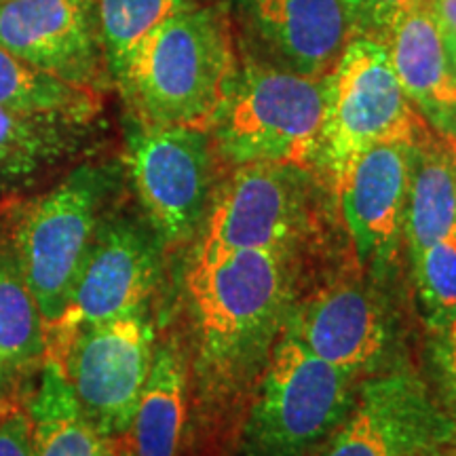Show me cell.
Segmentation results:
<instances>
[{"mask_svg":"<svg viewBox=\"0 0 456 456\" xmlns=\"http://www.w3.org/2000/svg\"><path fill=\"white\" fill-rule=\"evenodd\" d=\"M95 4L108 72L117 78L148 34L195 7V0H95Z\"/></svg>","mask_w":456,"mask_h":456,"instance_id":"cell-23","label":"cell"},{"mask_svg":"<svg viewBox=\"0 0 456 456\" xmlns=\"http://www.w3.org/2000/svg\"><path fill=\"white\" fill-rule=\"evenodd\" d=\"M383 43L403 94L433 129L456 125V74L429 0L403 11Z\"/></svg>","mask_w":456,"mask_h":456,"instance_id":"cell-14","label":"cell"},{"mask_svg":"<svg viewBox=\"0 0 456 456\" xmlns=\"http://www.w3.org/2000/svg\"><path fill=\"white\" fill-rule=\"evenodd\" d=\"M3 3H7V0H0V4H3Z\"/></svg>","mask_w":456,"mask_h":456,"instance_id":"cell-34","label":"cell"},{"mask_svg":"<svg viewBox=\"0 0 456 456\" xmlns=\"http://www.w3.org/2000/svg\"><path fill=\"white\" fill-rule=\"evenodd\" d=\"M412 146L389 142L357 159L336 188L359 258L383 265L395 252L406 216Z\"/></svg>","mask_w":456,"mask_h":456,"instance_id":"cell-13","label":"cell"},{"mask_svg":"<svg viewBox=\"0 0 456 456\" xmlns=\"http://www.w3.org/2000/svg\"><path fill=\"white\" fill-rule=\"evenodd\" d=\"M403 224L412 256L456 232V167L436 134L412 146Z\"/></svg>","mask_w":456,"mask_h":456,"instance_id":"cell-21","label":"cell"},{"mask_svg":"<svg viewBox=\"0 0 456 456\" xmlns=\"http://www.w3.org/2000/svg\"><path fill=\"white\" fill-rule=\"evenodd\" d=\"M0 395H3V397H13V395H11V389H7V387H4L3 383H0Z\"/></svg>","mask_w":456,"mask_h":456,"instance_id":"cell-32","label":"cell"},{"mask_svg":"<svg viewBox=\"0 0 456 456\" xmlns=\"http://www.w3.org/2000/svg\"><path fill=\"white\" fill-rule=\"evenodd\" d=\"M296 340L336 368L357 372L372 363L385 346V323L376 302L353 285L330 289L294 319Z\"/></svg>","mask_w":456,"mask_h":456,"instance_id":"cell-16","label":"cell"},{"mask_svg":"<svg viewBox=\"0 0 456 456\" xmlns=\"http://www.w3.org/2000/svg\"><path fill=\"white\" fill-rule=\"evenodd\" d=\"M326 114V83L292 70L248 64L235 83L218 121V157L235 167L252 163L317 165Z\"/></svg>","mask_w":456,"mask_h":456,"instance_id":"cell-3","label":"cell"},{"mask_svg":"<svg viewBox=\"0 0 456 456\" xmlns=\"http://www.w3.org/2000/svg\"><path fill=\"white\" fill-rule=\"evenodd\" d=\"M34 456H112L108 440L89 423L60 366L45 359L26 406Z\"/></svg>","mask_w":456,"mask_h":456,"instance_id":"cell-19","label":"cell"},{"mask_svg":"<svg viewBox=\"0 0 456 456\" xmlns=\"http://www.w3.org/2000/svg\"><path fill=\"white\" fill-rule=\"evenodd\" d=\"M444 43H446L450 64H452V70L456 74V38H444Z\"/></svg>","mask_w":456,"mask_h":456,"instance_id":"cell-30","label":"cell"},{"mask_svg":"<svg viewBox=\"0 0 456 456\" xmlns=\"http://www.w3.org/2000/svg\"><path fill=\"white\" fill-rule=\"evenodd\" d=\"M0 47L85 89L98 91L108 70L95 0H7L0 4Z\"/></svg>","mask_w":456,"mask_h":456,"instance_id":"cell-11","label":"cell"},{"mask_svg":"<svg viewBox=\"0 0 456 456\" xmlns=\"http://www.w3.org/2000/svg\"><path fill=\"white\" fill-rule=\"evenodd\" d=\"M353 374L288 334L273 353L243 427V456H305L351 412Z\"/></svg>","mask_w":456,"mask_h":456,"instance_id":"cell-5","label":"cell"},{"mask_svg":"<svg viewBox=\"0 0 456 456\" xmlns=\"http://www.w3.org/2000/svg\"><path fill=\"white\" fill-rule=\"evenodd\" d=\"M448 427L410 376L370 380L322 456H419L436 452Z\"/></svg>","mask_w":456,"mask_h":456,"instance_id":"cell-12","label":"cell"},{"mask_svg":"<svg viewBox=\"0 0 456 456\" xmlns=\"http://www.w3.org/2000/svg\"><path fill=\"white\" fill-rule=\"evenodd\" d=\"M186 420V368L175 346L152 357L127 436L135 456H178Z\"/></svg>","mask_w":456,"mask_h":456,"instance_id":"cell-20","label":"cell"},{"mask_svg":"<svg viewBox=\"0 0 456 456\" xmlns=\"http://www.w3.org/2000/svg\"><path fill=\"white\" fill-rule=\"evenodd\" d=\"M89 118L0 108V191L30 186L87 138Z\"/></svg>","mask_w":456,"mask_h":456,"instance_id":"cell-17","label":"cell"},{"mask_svg":"<svg viewBox=\"0 0 456 456\" xmlns=\"http://www.w3.org/2000/svg\"><path fill=\"white\" fill-rule=\"evenodd\" d=\"M47 330L9 237L0 239V383L13 387L43 368Z\"/></svg>","mask_w":456,"mask_h":456,"instance_id":"cell-18","label":"cell"},{"mask_svg":"<svg viewBox=\"0 0 456 456\" xmlns=\"http://www.w3.org/2000/svg\"><path fill=\"white\" fill-rule=\"evenodd\" d=\"M0 108L60 112L94 121L100 110V94L37 70L0 47Z\"/></svg>","mask_w":456,"mask_h":456,"instance_id":"cell-22","label":"cell"},{"mask_svg":"<svg viewBox=\"0 0 456 456\" xmlns=\"http://www.w3.org/2000/svg\"><path fill=\"white\" fill-rule=\"evenodd\" d=\"M416 283L436 328L456 326V232L414 254Z\"/></svg>","mask_w":456,"mask_h":456,"instance_id":"cell-24","label":"cell"},{"mask_svg":"<svg viewBox=\"0 0 456 456\" xmlns=\"http://www.w3.org/2000/svg\"><path fill=\"white\" fill-rule=\"evenodd\" d=\"M349 13L353 34L383 41L387 30L403 11L423 0H342Z\"/></svg>","mask_w":456,"mask_h":456,"instance_id":"cell-25","label":"cell"},{"mask_svg":"<svg viewBox=\"0 0 456 456\" xmlns=\"http://www.w3.org/2000/svg\"><path fill=\"white\" fill-rule=\"evenodd\" d=\"M444 370H446L448 389L450 395H452V403L456 410V326L452 330H448V346L446 353H444Z\"/></svg>","mask_w":456,"mask_h":456,"instance_id":"cell-28","label":"cell"},{"mask_svg":"<svg viewBox=\"0 0 456 456\" xmlns=\"http://www.w3.org/2000/svg\"><path fill=\"white\" fill-rule=\"evenodd\" d=\"M110 188L112 178L106 167L81 165L49 192L26 203L13 218L7 237L47 332L70 302Z\"/></svg>","mask_w":456,"mask_h":456,"instance_id":"cell-4","label":"cell"},{"mask_svg":"<svg viewBox=\"0 0 456 456\" xmlns=\"http://www.w3.org/2000/svg\"><path fill=\"white\" fill-rule=\"evenodd\" d=\"M419 456H436V452H427V454H419Z\"/></svg>","mask_w":456,"mask_h":456,"instance_id":"cell-33","label":"cell"},{"mask_svg":"<svg viewBox=\"0 0 456 456\" xmlns=\"http://www.w3.org/2000/svg\"><path fill=\"white\" fill-rule=\"evenodd\" d=\"M157 243L131 220L100 224L64 315L47 332V355H55L78 330L140 313L155 288Z\"/></svg>","mask_w":456,"mask_h":456,"instance_id":"cell-10","label":"cell"},{"mask_svg":"<svg viewBox=\"0 0 456 456\" xmlns=\"http://www.w3.org/2000/svg\"><path fill=\"white\" fill-rule=\"evenodd\" d=\"M254 24L292 72L322 78L351 41L342 0H249Z\"/></svg>","mask_w":456,"mask_h":456,"instance_id":"cell-15","label":"cell"},{"mask_svg":"<svg viewBox=\"0 0 456 456\" xmlns=\"http://www.w3.org/2000/svg\"><path fill=\"white\" fill-rule=\"evenodd\" d=\"M235 77L228 20L218 9L192 7L148 34L114 81L135 121L212 129Z\"/></svg>","mask_w":456,"mask_h":456,"instance_id":"cell-1","label":"cell"},{"mask_svg":"<svg viewBox=\"0 0 456 456\" xmlns=\"http://www.w3.org/2000/svg\"><path fill=\"white\" fill-rule=\"evenodd\" d=\"M83 414L106 440L127 436L152 363V330L140 313L78 330L55 355Z\"/></svg>","mask_w":456,"mask_h":456,"instance_id":"cell-8","label":"cell"},{"mask_svg":"<svg viewBox=\"0 0 456 456\" xmlns=\"http://www.w3.org/2000/svg\"><path fill=\"white\" fill-rule=\"evenodd\" d=\"M436 138L440 142V146L444 148L450 161L456 167V125L454 127H446V129H437Z\"/></svg>","mask_w":456,"mask_h":456,"instance_id":"cell-29","label":"cell"},{"mask_svg":"<svg viewBox=\"0 0 456 456\" xmlns=\"http://www.w3.org/2000/svg\"><path fill=\"white\" fill-rule=\"evenodd\" d=\"M11 403H17V399L15 397H3V395H0V412H3L4 408H9Z\"/></svg>","mask_w":456,"mask_h":456,"instance_id":"cell-31","label":"cell"},{"mask_svg":"<svg viewBox=\"0 0 456 456\" xmlns=\"http://www.w3.org/2000/svg\"><path fill=\"white\" fill-rule=\"evenodd\" d=\"M306 201L309 169L275 163L239 165L212 199L199 254L283 252L306 218Z\"/></svg>","mask_w":456,"mask_h":456,"instance_id":"cell-9","label":"cell"},{"mask_svg":"<svg viewBox=\"0 0 456 456\" xmlns=\"http://www.w3.org/2000/svg\"><path fill=\"white\" fill-rule=\"evenodd\" d=\"M323 83L326 114L317 165L334 191L372 146L389 142L416 146L433 135L423 114L403 94L387 45L379 38L353 37Z\"/></svg>","mask_w":456,"mask_h":456,"instance_id":"cell-2","label":"cell"},{"mask_svg":"<svg viewBox=\"0 0 456 456\" xmlns=\"http://www.w3.org/2000/svg\"><path fill=\"white\" fill-rule=\"evenodd\" d=\"M0 456H34L30 419L20 403L0 412Z\"/></svg>","mask_w":456,"mask_h":456,"instance_id":"cell-26","label":"cell"},{"mask_svg":"<svg viewBox=\"0 0 456 456\" xmlns=\"http://www.w3.org/2000/svg\"><path fill=\"white\" fill-rule=\"evenodd\" d=\"M283 252L199 254L188 277L205 349L235 359L269 338L285 298Z\"/></svg>","mask_w":456,"mask_h":456,"instance_id":"cell-6","label":"cell"},{"mask_svg":"<svg viewBox=\"0 0 456 456\" xmlns=\"http://www.w3.org/2000/svg\"><path fill=\"white\" fill-rule=\"evenodd\" d=\"M444 38H456V0H429Z\"/></svg>","mask_w":456,"mask_h":456,"instance_id":"cell-27","label":"cell"},{"mask_svg":"<svg viewBox=\"0 0 456 456\" xmlns=\"http://www.w3.org/2000/svg\"><path fill=\"white\" fill-rule=\"evenodd\" d=\"M209 129L135 121L127 165L142 208L167 243L184 241L205 218L216 178Z\"/></svg>","mask_w":456,"mask_h":456,"instance_id":"cell-7","label":"cell"}]
</instances>
